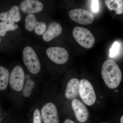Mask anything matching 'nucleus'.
<instances>
[{
    "label": "nucleus",
    "mask_w": 123,
    "mask_h": 123,
    "mask_svg": "<svg viewBox=\"0 0 123 123\" xmlns=\"http://www.w3.org/2000/svg\"><path fill=\"white\" fill-rule=\"evenodd\" d=\"M73 34L75 40L83 47L89 49L94 45L95 39L88 29L81 27H76L73 30Z\"/></svg>",
    "instance_id": "obj_2"
},
{
    "label": "nucleus",
    "mask_w": 123,
    "mask_h": 123,
    "mask_svg": "<svg viewBox=\"0 0 123 123\" xmlns=\"http://www.w3.org/2000/svg\"><path fill=\"white\" fill-rule=\"evenodd\" d=\"M101 74L105 84L110 89L117 88L122 80L121 69L111 60H107L104 62L102 66Z\"/></svg>",
    "instance_id": "obj_1"
},
{
    "label": "nucleus",
    "mask_w": 123,
    "mask_h": 123,
    "mask_svg": "<svg viewBox=\"0 0 123 123\" xmlns=\"http://www.w3.org/2000/svg\"><path fill=\"white\" fill-rule=\"evenodd\" d=\"M21 19L19 7L14 6L9 11L0 13V20L1 21H11L18 22Z\"/></svg>",
    "instance_id": "obj_14"
},
{
    "label": "nucleus",
    "mask_w": 123,
    "mask_h": 123,
    "mask_svg": "<svg viewBox=\"0 0 123 123\" xmlns=\"http://www.w3.org/2000/svg\"><path fill=\"white\" fill-rule=\"evenodd\" d=\"M20 6L24 12L29 14L39 12L44 7L43 3L37 0H25L21 2Z\"/></svg>",
    "instance_id": "obj_11"
},
{
    "label": "nucleus",
    "mask_w": 123,
    "mask_h": 123,
    "mask_svg": "<svg viewBox=\"0 0 123 123\" xmlns=\"http://www.w3.org/2000/svg\"><path fill=\"white\" fill-rule=\"evenodd\" d=\"M123 116H121V118H120V123H123Z\"/></svg>",
    "instance_id": "obj_23"
},
{
    "label": "nucleus",
    "mask_w": 123,
    "mask_h": 123,
    "mask_svg": "<svg viewBox=\"0 0 123 123\" xmlns=\"http://www.w3.org/2000/svg\"><path fill=\"white\" fill-rule=\"evenodd\" d=\"M120 44L117 42L114 43L110 50V56L115 57L118 53L120 49Z\"/></svg>",
    "instance_id": "obj_19"
},
{
    "label": "nucleus",
    "mask_w": 123,
    "mask_h": 123,
    "mask_svg": "<svg viewBox=\"0 0 123 123\" xmlns=\"http://www.w3.org/2000/svg\"><path fill=\"white\" fill-rule=\"evenodd\" d=\"M98 0H92V11L97 12L99 9Z\"/></svg>",
    "instance_id": "obj_21"
},
{
    "label": "nucleus",
    "mask_w": 123,
    "mask_h": 123,
    "mask_svg": "<svg viewBox=\"0 0 123 123\" xmlns=\"http://www.w3.org/2000/svg\"><path fill=\"white\" fill-rule=\"evenodd\" d=\"M80 81L77 78H72L68 82L66 86L65 95L69 99H76L79 94Z\"/></svg>",
    "instance_id": "obj_13"
},
{
    "label": "nucleus",
    "mask_w": 123,
    "mask_h": 123,
    "mask_svg": "<svg viewBox=\"0 0 123 123\" xmlns=\"http://www.w3.org/2000/svg\"></svg>",
    "instance_id": "obj_25"
},
{
    "label": "nucleus",
    "mask_w": 123,
    "mask_h": 123,
    "mask_svg": "<svg viewBox=\"0 0 123 123\" xmlns=\"http://www.w3.org/2000/svg\"><path fill=\"white\" fill-rule=\"evenodd\" d=\"M72 106L76 118L79 122L84 123L87 121L89 111L83 102L76 98L72 101Z\"/></svg>",
    "instance_id": "obj_10"
},
{
    "label": "nucleus",
    "mask_w": 123,
    "mask_h": 123,
    "mask_svg": "<svg viewBox=\"0 0 123 123\" xmlns=\"http://www.w3.org/2000/svg\"><path fill=\"white\" fill-rule=\"evenodd\" d=\"M64 123H75V122H74L73 121H72L71 120L69 119H67L64 122Z\"/></svg>",
    "instance_id": "obj_22"
},
{
    "label": "nucleus",
    "mask_w": 123,
    "mask_h": 123,
    "mask_svg": "<svg viewBox=\"0 0 123 123\" xmlns=\"http://www.w3.org/2000/svg\"><path fill=\"white\" fill-rule=\"evenodd\" d=\"M35 85L34 82L32 79H29L27 80L23 88V94L24 97L28 98L30 96Z\"/></svg>",
    "instance_id": "obj_18"
},
{
    "label": "nucleus",
    "mask_w": 123,
    "mask_h": 123,
    "mask_svg": "<svg viewBox=\"0 0 123 123\" xmlns=\"http://www.w3.org/2000/svg\"><path fill=\"white\" fill-rule=\"evenodd\" d=\"M41 117L44 123H59L57 108L52 103L44 104L41 109Z\"/></svg>",
    "instance_id": "obj_8"
},
{
    "label": "nucleus",
    "mask_w": 123,
    "mask_h": 123,
    "mask_svg": "<svg viewBox=\"0 0 123 123\" xmlns=\"http://www.w3.org/2000/svg\"><path fill=\"white\" fill-rule=\"evenodd\" d=\"M33 123H42V117L38 109L35 110L33 114Z\"/></svg>",
    "instance_id": "obj_20"
},
{
    "label": "nucleus",
    "mask_w": 123,
    "mask_h": 123,
    "mask_svg": "<svg viewBox=\"0 0 123 123\" xmlns=\"http://www.w3.org/2000/svg\"><path fill=\"white\" fill-rule=\"evenodd\" d=\"M46 53L51 60L58 64L66 63L69 59L68 52L65 48L60 47H52L48 49Z\"/></svg>",
    "instance_id": "obj_7"
},
{
    "label": "nucleus",
    "mask_w": 123,
    "mask_h": 123,
    "mask_svg": "<svg viewBox=\"0 0 123 123\" xmlns=\"http://www.w3.org/2000/svg\"><path fill=\"white\" fill-rule=\"evenodd\" d=\"M23 57L24 64L31 73L36 74L40 71V62L35 51L33 48L27 46L23 52Z\"/></svg>",
    "instance_id": "obj_3"
},
{
    "label": "nucleus",
    "mask_w": 123,
    "mask_h": 123,
    "mask_svg": "<svg viewBox=\"0 0 123 123\" xmlns=\"http://www.w3.org/2000/svg\"><path fill=\"white\" fill-rule=\"evenodd\" d=\"M25 75L21 66H15L11 71L9 77V84L11 88L17 91L22 90L24 84Z\"/></svg>",
    "instance_id": "obj_6"
},
{
    "label": "nucleus",
    "mask_w": 123,
    "mask_h": 123,
    "mask_svg": "<svg viewBox=\"0 0 123 123\" xmlns=\"http://www.w3.org/2000/svg\"><path fill=\"white\" fill-rule=\"evenodd\" d=\"M62 30V27L59 23L56 22L51 23L47 29L43 34V39L46 42H50L59 36Z\"/></svg>",
    "instance_id": "obj_12"
},
{
    "label": "nucleus",
    "mask_w": 123,
    "mask_h": 123,
    "mask_svg": "<svg viewBox=\"0 0 123 123\" xmlns=\"http://www.w3.org/2000/svg\"><path fill=\"white\" fill-rule=\"evenodd\" d=\"M69 17L75 22L83 25H88L93 22L94 16L93 14L86 10L76 9L69 13Z\"/></svg>",
    "instance_id": "obj_5"
},
{
    "label": "nucleus",
    "mask_w": 123,
    "mask_h": 123,
    "mask_svg": "<svg viewBox=\"0 0 123 123\" xmlns=\"http://www.w3.org/2000/svg\"><path fill=\"white\" fill-rule=\"evenodd\" d=\"M106 6L110 10H114L118 14L123 13V0H106L105 1Z\"/></svg>",
    "instance_id": "obj_15"
},
{
    "label": "nucleus",
    "mask_w": 123,
    "mask_h": 123,
    "mask_svg": "<svg viewBox=\"0 0 123 123\" xmlns=\"http://www.w3.org/2000/svg\"></svg>",
    "instance_id": "obj_24"
},
{
    "label": "nucleus",
    "mask_w": 123,
    "mask_h": 123,
    "mask_svg": "<svg viewBox=\"0 0 123 123\" xmlns=\"http://www.w3.org/2000/svg\"><path fill=\"white\" fill-rule=\"evenodd\" d=\"M25 27L30 31L34 30L35 32L38 35L43 34L46 29V25L44 22H38L35 15L29 14L25 19Z\"/></svg>",
    "instance_id": "obj_9"
},
{
    "label": "nucleus",
    "mask_w": 123,
    "mask_h": 123,
    "mask_svg": "<svg viewBox=\"0 0 123 123\" xmlns=\"http://www.w3.org/2000/svg\"><path fill=\"white\" fill-rule=\"evenodd\" d=\"M79 94L82 100L87 105H92L96 101L97 97L93 87L86 79H82L80 81Z\"/></svg>",
    "instance_id": "obj_4"
},
{
    "label": "nucleus",
    "mask_w": 123,
    "mask_h": 123,
    "mask_svg": "<svg viewBox=\"0 0 123 123\" xmlns=\"http://www.w3.org/2000/svg\"><path fill=\"white\" fill-rule=\"evenodd\" d=\"M9 73L5 67L0 66V90H5L8 85Z\"/></svg>",
    "instance_id": "obj_16"
},
{
    "label": "nucleus",
    "mask_w": 123,
    "mask_h": 123,
    "mask_svg": "<svg viewBox=\"0 0 123 123\" xmlns=\"http://www.w3.org/2000/svg\"><path fill=\"white\" fill-rule=\"evenodd\" d=\"M18 27L17 24H14L11 21H4L0 23V36L4 37L6 32L9 31H14Z\"/></svg>",
    "instance_id": "obj_17"
}]
</instances>
